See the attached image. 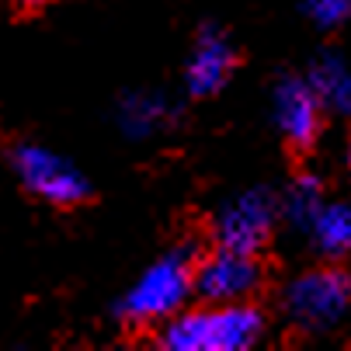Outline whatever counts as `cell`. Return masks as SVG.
I'll use <instances>...</instances> for the list:
<instances>
[{"label":"cell","instance_id":"cell-1","mask_svg":"<svg viewBox=\"0 0 351 351\" xmlns=\"http://www.w3.org/2000/svg\"><path fill=\"white\" fill-rule=\"evenodd\" d=\"M265 334V317L250 303H206L181 310L160 330L167 351H247Z\"/></svg>","mask_w":351,"mask_h":351},{"label":"cell","instance_id":"cell-2","mask_svg":"<svg viewBox=\"0 0 351 351\" xmlns=\"http://www.w3.org/2000/svg\"><path fill=\"white\" fill-rule=\"evenodd\" d=\"M195 292V258L188 250H171L157 258L119 299V317L129 327H157L178 317Z\"/></svg>","mask_w":351,"mask_h":351},{"label":"cell","instance_id":"cell-3","mask_svg":"<svg viewBox=\"0 0 351 351\" xmlns=\"http://www.w3.org/2000/svg\"><path fill=\"white\" fill-rule=\"evenodd\" d=\"M351 310V275L344 268H317L295 275L282 292V313L295 330L324 334Z\"/></svg>","mask_w":351,"mask_h":351},{"label":"cell","instance_id":"cell-4","mask_svg":"<svg viewBox=\"0 0 351 351\" xmlns=\"http://www.w3.org/2000/svg\"><path fill=\"white\" fill-rule=\"evenodd\" d=\"M11 167H14L21 188L28 195H35L38 202H45V206L73 209V206H80L84 198L90 195L87 178L66 157L53 154V149H45V146H35V143L14 146Z\"/></svg>","mask_w":351,"mask_h":351},{"label":"cell","instance_id":"cell-5","mask_svg":"<svg viewBox=\"0 0 351 351\" xmlns=\"http://www.w3.org/2000/svg\"><path fill=\"white\" fill-rule=\"evenodd\" d=\"M278 202L265 188H247L230 195L213 216V240L216 247H233V250H258L271 240V230L278 223Z\"/></svg>","mask_w":351,"mask_h":351},{"label":"cell","instance_id":"cell-6","mask_svg":"<svg viewBox=\"0 0 351 351\" xmlns=\"http://www.w3.org/2000/svg\"><path fill=\"white\" fill-rule=\"evenodd\" d=\"M261 285V265L254 254L216 247L195 265V295L202 303H247Z\"/></svg>","mask_w":351,"mask_h":351},{"label":"cell","instance_id":"cell-7","mask_svg":"<svg viewBox=\"0 0 351 351\" xmlns=\"http://www.w3.org/2000/svg\"><path fill=\"white\" fill-rule=\"evenodd\" d=\"M324 101L310 77H282L271 90V115L282 139L295 149H310L324 125Z\"/></svg>","mask_w":351,"mask_h":351},{"label":"cell","instance_id":"cell-8","mask_svg":"<svg viewBox=\"0 0 351 351\" xmlns=\"http://www.w3.org/2000/svg\"><path fill=\"white\" fill-rule=\"evenodd\" d=\"M233 66H237V53L230 38L219 32V28H202L195 35V45H191V56H188V66H184V87L191 97H213L216 90L226 87V80L233 77Z\"/></svg>","mask_w":351,"mask_h":351},{"label":"cell","instance_id":"cell-9","mask_svg":"<svg viewBox=\"0 0 351 351\" xmlns=\"http://www.w3.org/2000/svg\"><path fill=\"white\" fill-rule=\"evenodd\" d=\"M178 115L174 101L157 90H129L122 101H119V129L129 139H149L157 136L164 125H171V119Z\"/></svg>","mask_w":351,"mask_h":351},{"label":"cell","instance_id":"cell-10","mask_svg":"<svg viewBox=\"0 0 351 351\" xmlns=\"http://www.w3.org/2000/svg\"><path fill=\"white\" fill-rule=\"evenodd\" d=\"M306 237L313 250H320L330 261L351 258V202H324Z\"/></svg>","mask_w":351,"mask_h":351},{"label":"cell","instance_id":"cell-11","mask_svg":"<svg viewBox=\"0 0 351 351\" xmlns=\"http://www.w3.org/2000/svg\"><path fill=\"white\" fill-rule=\"evenodd\" d=\"M306 77L317 87V94H320V101H324L327 112L351 115V66L341 56H334V53L317 56Z\"/></svg>","mask_w":351,"mask_h":351},{"label":"cell","instance_id":"cell-12","mask_svg":"<svg viewBox=\"0 0 351 351\" xmlns=\"http://www.w3.org/2000/svg\"><path fill=\"white\" fill-rule=\"evenodd\" d=\"M282 219L295 230V233H306L310 226H313V219H317V213L324 209V188H320V181L317 178H295L292 184H289V191H285V198H282Z\"/></svg>","mask_w":351,"mask_h":351},{"label":"cell","instance_id":"cell-13","mask_svg":"<svg viewBox=\"0 0 351 351\" xmlns=\"http://www.w3.org/2000/svg\"><path fill=\"white\" fill-rule=\"evenodd\" d=\"M303 11L317 28L334 32L351 18V0H303Z\"/></svg>","mask_w":351,"mask_h":351},{"label":"cell","instance_id":"cell-14","mask_svg":"<svg viewBox=\"0 0 351 351\" xmlns=\"http://www.w3.org/2000/svg\"><path fill=\"white\" fill-rule=\"evenodd\" d=\"M14 4H21V8H42V4H53V0H14Z\"/></svg>","mask_w":351,"mask_h":351},{"label":"cell","instance_id":"cell-15","mask_svg":"<svg viewBox=\"0 0 351 351\" xmlns=\"http://www.w3.org/2000/svg\"><path fill=\"white\" fill-rule=\"evenodd\" d=\"M344 160H348V174H351V139H348V149H344Z\"/></svg>","mask_w":351,"mask_h":351}]
</instances>
